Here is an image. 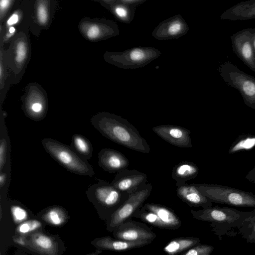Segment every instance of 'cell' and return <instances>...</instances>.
Here are the masks:
<instances>
[{"label":"cell","instance_id":"obj_1","mask_svg":"<svg viewBox=\"0 0 255 255\" xmlns=\"http://www.w3.org/2000/svg\"><path fill=\"white\" fill-rule=\"evenodd\" d=\"M91 122L97 130L111 140L138 152H150L146 140L126 119L114 114L103 112L93 117Z\"/></svg>","mask_w":255,"mask_h":255},{"label":"cell","instance_id":"obj_2","mask_svg":"<svg viewBox=\"0 0 255 255\" xmlns=\"http://www.w3.org/2000/svg\"><path fill=\"white\" fill-rule=\"evenodd\" d=\"M190 212L195 219L210 223L211 231L219 240H222L224 236H233L231 231L239 230L245 220L253 214L252 211L217 206L197 211L191 209Z\"/></svg>","mask_w":255,"mask_h":255},{"label":"cell","instance_id":"obj_3","mask_svg":"<svg viewBox=\"0 0 255 255\" xmlns=\"http://www.w3.org/2000/svg\"><path fill=\"white\" fill-rule=\"evenodd\" d=\"M41 143L53 159L70 172L89 176L94 175L93 168L87 160L81 157L69 146L48 138L42 139Z\"/></svg>","mask_w":255,"mask_h":255},{"label":"cell","instance_id":"obj_4","mask_svg":"<svg viewBox=\"0 0 255 255\" xmlns=\"http://www.w3.org/2000/svg\"><path fill=\"white\" fill-rule=\"evenodd\" d=\"M194 184L212 202L255 208V194L253 193L219 184Z\"/></svg>","mask_w":255,"mask_h":255},{"label":"cell","instance_id":"obj_5","mask_svg":"<svg viewBox=\"0 0 255 255\" xmlns=\"http://www.w3.org/2000/svg\"><path fill=\"white\" fill-rule=\"evenodd\" d=\"M218 70L228 85L238 90L245 104L255 110V78L230 61L222 63Z\"/></svg>","mask_w":255,"mask_h":255},{"label":"cell","instance_id":"obj_6","mask_svg":"<svg viewBox=\"0 0 255 255\" xmlns=\"http://www.w3.org/2000/svg\"><path fill=\"white\" fill-rule=\"evenodd\" d=\"M86 193L88 197L107 214L108 220L129 195L119 191L111 183L104 181L91 185Z\"/></svg>","mask_w":255,"mask_h":255},{"label":"cell","instance_id":"obj_7","mask_svg":"<svg viewBox=\"0 0 255 255\" xmlns=\"http://www.w3.org/2000/svg\"><path fill=\"white\" fill-rule=\"evenodd\" d=\"M161 54L159 50L150 46H138L122 52H109L106 59L109 63L124 69L144 67Z\"/></svg>","mask_w":255,"mask_h":255},{"label":"cell","instance_id":"obj_8","mask_svg":"<svg viewBox=\"0 0 255 255\" xmlns=\"http://www.w3.org/2000/svg\"><path fill=\"white\" fill-rule=\"evenodd\" d=\"M152 187L151 184L147 183L129 194L128 199L109 219L107 229L113 232L119 225L130 219L134 213L143 205L150 195Z\"/></svg>","mask_w":255,"mask_h":255},{"label":"cell","instance_id":"obj_9","mask_svg":"<svg viewBox=\"0 0 255 255\" xmlns=\"http://www.w3.org/2000/svg\"><path fill=\"white\" fill-rule=\"evenodd\" d=\"M255 28L240 30L231 36L234 53L251 70L255 72V52L252 42V35Z\"/></svg>","mask_w":255,"mask_h":255},{"label":"cell","instance_id":"obj_10","mask_svg":"<svg viewBox=\"0 0 255 255\" xmlns=\"http://www.w3.org/2000/svg\"><path fill=\"white\" fill-rule=\"evenodd\" d=\"M115 238L127 241H153L156 234L145 224L129 219L122 223L113 230Z\"/></svg>","mask_w":255,"mask_h":255},{"label":"cell","instance_id":"obj_11","mask_svg":"<svg viewBox=\"0 0 255 255\" xmlns=\"http://www.w3.org/2000/svg\"><path fill=\"white\" fill-rule=\"evenodd\" d=\"M189 28L181 14L164 19L153 30L152 36L159 40L177 39L186 34Z\"/></svg>","mask_w":255,"mask_h":255},{"label":"cell","instance_id":"obj_12","mask_svg":"<svg viewBox=\"0 0 255 255\" xmlns=\"http://www.w3.org/2000/svg\"><path fill=\"white\" fill-rule=\"evenodd\" d=\"M152 130L161 138L173 145L181 148L193 146L190 137L191 131L186 128L176 125H163L154 127Z\"/></svg>","mask_w":255,"mask_h":255},{"label":"cell","instance_id":"obj_13","mask_svg":"<svg viewBox=\"0 0 255 255\" xmlns=\"http://www.w3.org/2000/svg\"><path fill=\"white\" fill-rule=\"evenodd\" d=\"M147 179L145 173L126 168L117 173L111 184L119 191L129 194L146 184Z\"/></svg>","mask_w":255,"mask_h":255},{"label":"cell","instance_id":"obj_14","mask_svg":"<svg viewBox=\"0 0 255 255\" xmlns=\"http://www.w3.org/2000/svg\"><path fill=\"white\" fill-rule=\"evenodd\" d=\"M129 160L122 152L115 149L104 148L98 154V164L105 171L118 173L127 168Z\"/></svg>","mask_w":255,"mask_h":255},{"label":"cell","instance_id":"obj_15","mask_svg":"<svg viewBox=\"0 0 255 255\" xmlns=\"http://www.w3.org/2000/svg\"><path fill=\"white\" fill-rule=\"evenodd\" d=\"M176 194L183 202L191 207L205 209L212 205V202L201 193L194 183H186L177 187Z\"/></svg>","mask_w":255,"mask_h":255},{"label":"cell","instance_id":"obj_16","mask_svg":"<svg viewBox=\"0 0 255 255\" xmlns=\"http://www.w3.org/2000/svg\"><path fill=\"white\" fill-rule=\"evenodd\" d=\"M150 241H127L112 238L108 236L99 238L94 241V245L103 250L116 252H124L138 248L150 244Z\"/></svg>","mask_w":255,"mask_h":255},{"label":"cell","instance_id":"obj_17","mask_svg":"<svg viewBox=\"0 0 255 255\" xmlns=\"http://www.w3.org/2000/svg\"><path fill=\"white\" fill-rule=\"evenodd\" d=\"M27 246L43 255H57L58 245L51 237L40 232H35L27 240Z\"/></svg>","mask_w":255,"mask_h":255},{"label":"cell","instance_id":"obj_18","mask_svg":"<svg viewBox=\"0 0 255 255\" xmlns=\"http://www.w3.org/2000/svg\"><path fill=\"white\" fill-rule=\"evenodd\" d=\"M255 18V0L243 1L227 9L220 16L222 20H245Z\"/></svg>","mask_w":255,"mask_h":255},{"label":"cell","instance_id":"obj_19","mask_svg":"<svg viewBox=\"0 0 255 255\" xmlns=\"http://www.w3.org/2000/svg\"><path fill=\"white\" fill-rule=\"evenodd\" d=\"M145 209L154 212L164 226L165 229L176 230L182 225L180 218L170 208L156 203H146L142 206Z\"/></svg>","mask_w":255,"mask_h":255},{"label":"cell","instance_id":"obj_20","mask_svg":"<svg viewBox=\"0 0 255 255\" xmlns=\"http://www.w3.org/2000/svg\"><path fill=\"white\" fill-rule=\"evenodd\" d=\"M199 172L198 166L193 162L183 161L172 169L171 176L176 181L177 187L182 186L190 179L195 178Z\"/></svg>","mask_w":255,"mask_h":255},{"label":"cell","instance_id":"obj_21","mask_svg":"<svg viewBox=\"0 0 255 255\" xmlns=\"http://www.w3.org/2000/svg\"><path fill=\"white\" fill-rule=\"evenodd\" d=\"M199 244L200 240L198 238L179 237L170 241L164 247L163 250L167 255H177Z\"/></svg>","mask_w":255,"mask_h":255},{"label":"cell","instance_id":"obj_22","mask_svg":"<svg viewBox=\"0 0 255 255\" xmlns=\"http://www.w3.org/2000/svg\"><path fill=\"white\" fill-rule=\"evenodd\" d=\"M107 5L119 21L129 24L133 19L136 7L128 5L122 0H111Z\"/></svg>","mask_w":255,"mask_h":255},{"label":"cell","instance_id":"obj_23","mask_svg":"<svg viewBox=\"0 0 255 255\" xmlns=\"http://www.w3.org/2000/svg\"><path fill=\"white\" fill-rule=\"evenodd\" d=\"M71 145L76 152L86 160L92 156L93 148L90 141L85 136L75 134L72 136Z\"/></svg>","mask_w":255,"mask_h":255},{"label":"cell","instance_id":"obj_24","mask_svg":"<svg viewBox=\"0 0 255 255\" xmlns=\"http://www.w3.org/2000/svg\"><path fill=\"white\" fill-rule=\"evenodd\" d=\"M253 214L246 219L238 230L239 234L248 243L255 244V208Z\"/></svg>","mask_w":255,"mask_h":255},{"label":"cell","instance_id":"obj_25","mask_svg":"<svg viewBox=\"0 0 255 255\" xmlns=\"http://www.w3.org/2000/svg\"><path fill=\"white\" fill-rule=\"evenodd\" d=\"M42 218L52 225L60 226L66 221L67 215L61 207H52L44 212L42 216Z\"/></svg>","mask_w":255,"mask_h":255},{"label":"cell","instance_id":"obj_26","mask_svg":"<svg viewBox=\"0 0 255 255\" xmlns=\"http://www.w3.org/2000/svg\"><path fill=\"white\" fill-rule=\"evenodd\" d=\"M255 146V136L252 134H242L239 136L231 145L229 153L250 150Z\"/></svg>","mask_w":255,"mask_h":255},{"label":"cell","instance_id":"obj_27","mask_svg":"<svg viewBox=\"0 0 255 255\" xmlns=\"http://www.w3.org/2000/svg\"><path fill=\"white\" fill-rule=\"evenodd\" d=\"M132 217L140 219L143 222L156 228L165 229L164 225L158 216L154 212L142 206L134 213Z\"/></svg>","mask_w":255,"mask_h":255},{"label":"cell","instance_id":"obj_28","mask_svg":"<svg viewBox=\"0 0 255 255\" xmlns=\"http://www.w3.org/2000/svg\"><path fill=\"white\" fill-rule=\"evenodd\" d=\"M214 249L213 246L199 244L192 247L180 255H211Z\"/></svg>","mask_w":255,"mask_h":255},{"label":"cell","instance_id":"obj_29","mask_svg":"<svg viewBox=\"0 0 255 255\" xmlns=\"http://www.w3.org/2000/svg\"><path fill=\"white\" fill-rule=\"evenodd\" d=\"M41 226V222L37 220H29L20 224L16 231L20 234H26L37 229Z\"/></svg>","mask_w":255,"mask_h":255},{"label":"cell","instance_id":"obj_30","mask_svg":"<svg viewBox=\"0 0 255 255\" xmlns=\"http://www.w3.org/2000/svg\"><path fill=\"white\" fill-rule=\"evenodd\" d=\"M11 212L13 220L16 223H20L27 218L26 211L18 205H13L11 207Z\"/></svg>","mask_w":255,"mask_h":255},{"label":"cell","instance_id":"obj_31","mask_svg":"<svg viewBox=\"0 0 255 255\" xmlns=\"http://www.w3.org/2000/svg\"><path fill=\"white\" fill-rule=\"evenodd\" d=\"M7 141L5 138L2 137L0 142V169L2 171L6 161Z\"/></svg>","mask_w":255,"mask_h":255},{"label":"cell","instance_id":"obj_32","mask_svg":"<svg viewBox=\"0 0 255 255\" xmlns=\"http://www.w3.org/2000/svg\"><path fill=\"white\" fill-rule=\"evenodd\" d=\"M27 49L25 43L23 42H19L16 48V61L21 63L24 61L26 57Z\"/></svg>","mask_w":255,"mask_h":255},{"label":"cell","instance_id":"obj_33","mask_svg":"<svg viewBox=\"0 0 255 255\" xmlns=\"http://www.w3.org/2000/svg\"><path fill=\"white\" fill-rule=\"evenodd\" d=\"M37 17L41 23H45L47 20V11L44 5L39 4L37 8Z\"/></svg>","mask_w":255,"mask_h":255},{"label":"cell","instance_id":"obj_34","mask_svg":"<svg viewBox=\"0 0 255 255\" xmlns=\"http://www.w3.org/2000/svg\"><path fill=\"white\" fill-rule=\"evenodd\" d=\"M146 0H122V2L131 6L137 7Z\"/></svg>","mask_w":255,"mask_h":255},{"label":"cell","instance_id":"obj_35","mask_svg":"<svg viewBox=\"0 0 255 255\" xmlns=\"http://www.w3.org/2000/svg\"><path fill=\"white\" fill-rule=\"evenodd\" d=\"M13 241L15 243L21 246H27V239H26L24 237H19L14 239Z\"/></svg>","mask_w":255,"mask_h":255},{"label":"cell","instance_id":"obj_36","mask_svg":"<svg viewBox=\"0 0 255 255\" xmlns=\"http://www.w3.org/2000/svg\"><path fill=\"white\" fill-rule=\"evenodd\" d=\"M18 20V15L16 13L13 14L8 19L7 24L9 25L16 23Z\"/></svg>","mask_w":255,"mask_h":255},{"label":"cell","instance_id":"obj_37","mask_svg":"<svg viewBox=\"0 0 255 255\" xmlns=\"http://www.w3.org/2000/svg\"><path fill=\"white\" fill-rule=\"evenodd\" d=\"M6 179V174L4 172H0V186L2 188L5 184Z\"/></svg>","mask_w":255,"mask_h":255},{"label":"cell","instance_id":"obj_38","mask_svg":"<svg viewBox=\"0 0 255 255\" xmlns=\"http://www.w3.org/2000/svg\"><path fill=\"white\" fill-rule=\"evenodd\" d=\"M9 0H1L0 2L1 12L6 9V7L9 4Z\"/></svg>","mask_w":255,"mask_h":255},{"label":"cell","instance_id":"obj_39","mask_svg":"<svg viewBox=\"0 0 255 255\" xmlns=\"http://www.w3.org/2000/svg\"><path fill=\"white\" fill-rule=\"evenodd\" d=\"M255 177V166L254 168L251 170L248 175L246 176V179L249 181H251L253 178Z\"/></svg>","mask_w":255,"mask_h":255},{"label":"cell","instance_id":"obj_40","mask_svg":"<svg viewBox=\"0 0 255 255\" xmlns=\"http://www.w3.org/2000/svg\"><path fill=\"white\" fill-rule=\"evenodd\" d=\"M252 42L254 50L255 52V30L253 32L252 35Z\"/></svg>","mask_w":255,"mask_h":255},{"label":"cell","instance_id":"obj_41","mask_svg":"<svg viewBox=\"0 0 255 255\" xmlns=\"http://www.w3.org/2000/svg\"><path fill=\"white\" fill-rule=\"evenodd\" d=\"M9 31L10 33H13L15 31V29L13 27H10Z\"/></svg>","mask_w":255,"mask_h":255},{"label":"cell","instance_id":"obj_42","mask_svg":"<svg viewBox=\"0 0 255 255\" xmlns=\"http://www.w3.org/2000/svg\"><path fill=\"white\" fill-rule=\"evenodd\" d=\"M251 182H254V183H255V177L254 178H253L251 181Z\"/></svg>","mask_w":255,"mask_h":255},{"label":"cell","instance_id":"obj_43","mask_svg":"<svg viewBox=\"0 0 255 255\" xmlns=\"http://www.w3.org/2000/svg\"><path fill=\"white\" fill-rule=\"evenodd\" d=\"M98 255V254H91V255Z\"/></svg>","mask_w":255,"mask_h":255}]
</instances>
